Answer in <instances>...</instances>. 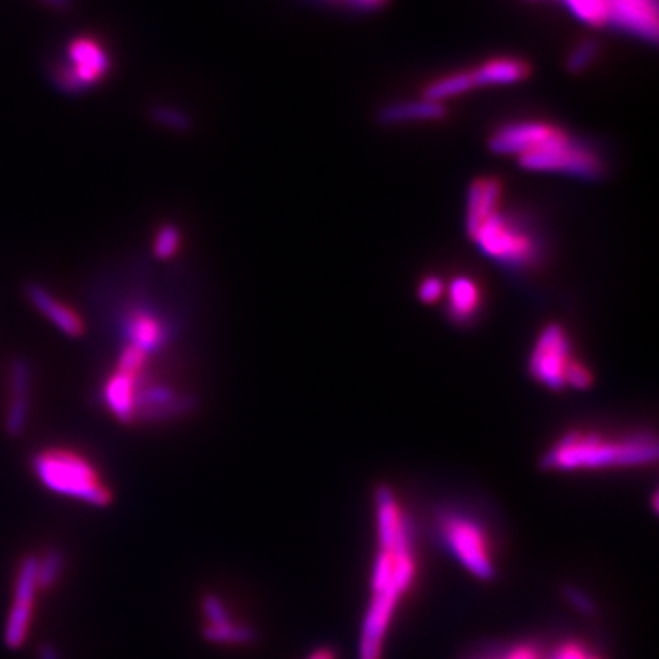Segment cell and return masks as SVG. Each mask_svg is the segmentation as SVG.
<instances>
[{"mask_svg":"<svg viewBox=\"0 0 659 659\" xmlns=\"http://www.w3.org/2000/svg\"><path fill=\"white\" fill-rule=\"evenodd\" d=\"M447 107L445 103L433 99H414V101H398L383 107L379 112V121L383 125H409V123H429L445 118Z\"/></svg>","mask_w":659,"mask_h":659,"instance_id":"2e32d148","label":"cell"},{"mask_svg":"<svg viewBox=\"0 0 659 659\" xmlns=\"http://www.w3.org/2000/svg\"><path fill=\"white\" fill-rule=\"evenodd\" d=\"M334 2H341L346 6L356 8V10H376L379 6H383L387 0H334Z\"/></svg>","mask_w":659,"mask_h":659,"instance_id":"1f68e13d","label":"cell"},{"mask_svg":"<svg viewBox=\"0 0 659 659\" xmlns=\"http://www.w3.org/2000/svg\"><path fill=\"white\" fill-rule=\"evenodd\" d=\"M140 376H130L116 370L103 387V405L121 423L136 422V398Z\"/></svg>","mask_w":659,"mask_h":659,"instance_id":"4fadbf2b","label":"cell"},{"mask_svg":"<svg viewBox=\"0 0 659 659\" xmlns=\"http://www.w3.org/2000/svg\"><path fill=\"white\" fill-rule=\"evenodd\" d=\"M438 533L445 550L465 572L480 581H491L495 577L491 539L480 520L458 509L442 511L438 517Z\"/></svg>","mask_w":659,"mask_h":659,"instance_id":"8992f818","label":"cell"},{"mask_svg":"<svg viewBox=\"0 0 659 659\" xmlns=\"http://www.w3.org/2000/svg\"><path fill=\"white\" fill-rule=\"evenodd\" d=\"M65 553L57 548L44 551L37 557V583L41 592H48L57 586L65 573Z\"/></svg>","mask_w":659,"mask_h":659,"instance_id":"44dd1931","label":"cell"},{"mask_svg":"<svg viewBox=\"0 0 659 659\" xmlns=\"http://www.w3.org/2000/svg\"><path fill=\"white\" fill-rule=\"evenodd\" d=\"M577 19L590 26H606L608 10L606 0H561Z\"/></svg>","mask_w":659,"mask_h":659,"instance_id":"7402d4cb","label":"cell"},{"mask_svg":"<svg viewBox=\"0 0 659 659\" xmlns=\"http://www.w3.org/2000/svg\"><path fill=\"white\" fill-rule=\"evenodd\" d=\"M606 26L658 43V0H606Z\"/></svg>","mask_w":659,"mask_h":659,"instance_id":"30bf717a","label":"cell"},{"mask_svg":"<svg viewBox=\"0 0 659 659\" xmlns=\"http://www.w3.org/2000/svg\"><path fill=\"white\" fill-rule=\"evenodd\" d=\"M28 295L32 299L33 306L50 323H54L63 334L70 335V337H79V335L83 334L85 326H83L81 317L74 310H70L66 304L57 301L54 295L48 292V290H44V288L37 286V284H32L28 288Z\"/></svg>","mask_w":659,"mask_h":659,"instance_id":"ac0fdd59","label":"cell"},{"mask_svg":"<svg viewBox=\"0 0 659 659\" xmlns=\"http://www.w3.org/2000/svg\"><path fill=\"white\" fill-rule=\"evenodd\" d=\"M152 118L165 125V127H169V129H189V118L185 116L184 112L173 109V107H156V109H152Z\"/></svg>","mask_w":659,"mask_h":659,"instance_id":"f1b7e54d","label":"cell"},{"mask_svg":"<svg viewBox=\"0 0 659 659\" xmlns=\"http://www.w3.org/2000/svg\"><path fill=\"white\" fill-rule=\"evenodd\" d=\"M37 583V555L22 559L13 583V597L4 623V643L8 649H22L32 632L35 601L39 595Z\"/></svg>","mask_w":659,"mask_h":659,"instance_id":"9c48e42d","label":"cell"},{"mask_svg":"<svg viewBox=\"0 0 659 659\" xmlns=\"http://www.w3.org/2000/svg\"><path fill=\"white\" fill-rule=\"evenodd\" d=\"M517 162L531 173L561 174L586 182L606 173L605 158L597 147L546 121H539L535 138Z\"/></svg>","mask_w":659,"mask_h":659,"instance_id":"277c9868","label":"cell"},{"mask_svg":"<svg viewBox=\"0 0 659 659\" xmlns=\"http://www.w3.org/2000/svg\"><path fill=\"white\" fill-rule=\"evenodd\" d=\"M37 659H65L61 650L57 649L52 643H43L39 649H37Z\"/></svg>","mask_w":659,"mask_h":659,"instance_id":"d6a6232c","label":"cell"},{"mask_svg":"<svg viewBox=\"0 0 659 659\" xmlns=\"http://www.w3.org/2000/svg\"><path fill=\"white\" fill-rule=\"evenodd\" d=\"M445 310L456 325H471L482 310V290L469 275H456L445 284Z\"/></svg>","mask_w":659,"mask_h":659,"instance_id":"7c38bea8","label":"cell"},{"mask_svg":"<svg viewBox=\"0 0 659 659\" xmlns=\"http://www.w3.org/2000/svg\"><path fill=\"white\" fill-rule=\"evenodd\" d=\"M125 334L129 339V346L138 348L147 356L162 348L167 339V330L156 315L147 310H134L125 323Z\"/></svg>","mask_w":659,"mask_h":659,"instance_id":"e0dca14e","label":"cell"},{"mask_svg":"<svg viewBox=\"0 0 659 659\" xmlns=\"http://www.w3.org/2000/svg\"><path fill=\"white\" fill-rule=\"evenodd\" d=\"M577 357L570 335L559 323H548L531 345L528 372L531 379L548 390L566 389V379Z\"/></svg>","mask_w":659,"mask_h":659,"instance_id":"52a82bcc","label":"cell"},{"mask_svg":"<svg viewBox=\"0 0 659 659\" xmlns=\"http://www.w3.org/2000/svg\"><path fill=\"white\" fill-rule=\"evenodd\" d=\"M32 469L41 486L54 495L92 508H105L112 502V491L98 469L76 451L63 447L44 449L33 456Z\"/></svg>","mask_w":659,"mask_h":659,"instance_id":"5b68a950","label":"cell"},{"mask_svg":"<svg viewBox=\"0 0 659 659\" xmlns=\"http://www.w3.org/2000/svg\"><path fill=\"white\" fill-rule=\"evenodd\" d=\"M306 659H337L335 658V652L332 649H317L308 656Z\"/></svg>","mask_w":659,"mask_h":659,"instance_id":"e575fe53","label":"cell"},{"mask_svg":"<svg viewBox=\"0 0 659 659\" xmlns=\"http://www.w3.org/2000/svg\"><path fill=\"white\" fill-rule=\"evenodd\" d=\"M11 398L6 412V431L11 436H21L28 423L30 414V387H32V370L28 363L17 361L11 367Z\"/></svg>","mask_w":659,"mask_h":659,"instance_id":"5bb4252c","label":"cell"},{"mask_svg":"<svg viewBox=\"0 0 659 659\" xmlns=\"http://www.w3.org/2000/svg\"><path fill=\"white\" fill-rule=\"evenodd\" d=\"M110 66L107 48L90 35H79L66 44L65 57L54 70L55 81L66 92H81L101 83Z\"/></svg>","mask_w":659,"mask_h":659,"instance_id":"ba28073f","label":"cell"},{"mask_svg":"<svg viewBox=\"0 0 659 659\" xmlns=\"http://www.w3.org/2000/svg\"><path fill=\"white\" fill-rule=\"evenodd\" d=\"M418 299L423 304H436L442 301L445 293V282L438 275H425L420 284H418Z\"/></svg>","mask_w":659,"mask_h":659,"instance_id":"83f0119b","label":"cell"},{"mask_svg":"<svg viewBox=\"0 0 659 659\" xmlns=\"http://www.w3.org/2000/svg\"><path fill=\"white\" fill-rule=\"evenodd\" d=\"M178 248H180L178 227L163 226L154 240V255L158 259H171Z\"/></svg>","mask_w":659,"mask_h":659,"instance_id":"d4e9b609","label":"cell"},{"mask_svg":"<svg viewBox=\"0 0 659 659\" xmlns=\"http://www.w3.org/2000/svg\"><path fill=\"white\" fill-rule=\"evenodd\" d=\"M564 597H566V601H568L575 610H579L584 616H594V599H592L590 595H586V592H583V590H579V588H575V586H568V588L564 590Z\"/></svg>","mask_w":659,"mask_h":659,"instance_id":"f546056e","label":"cell"},{"mask_svg":"<svg viewBox=\"0 0 659 659\" xmlns=\"http://www.w3.org/2000/svg\"><path fill=\"white\" fill-rule=\"evenodd\" d=\"M502 182L478 176L467 189L465 233L486 259L504 270L528 271L542 260V240L526 220L502 207Z\"/></svg>","mask_w":659,"mask_h":659,"instance_id":"7a4b0ae2","label":"cell"},{"mask_svg":"<svg viewBox=\"0 0 659 659\" xmlns=\"http://www.w3.org/2000/svg\"><path fill=\"white\" fill-rule=\"evenodd\" d=\"M195 409L191 396L178 394L167 385H147L138 389L136 422L163 423L182 418Z\"/></svg>","mask_w":659,"mask_h":659,"instance_id":"8fae6325","label":"cell"},{"mask_svg":"<svg viewBox=\"0 0 659 659\" xmlns=\"http://www.w3.org/2000/svg\"><path fill=\"white\" fill-rule=\"evenodd\" d=\"M658 442L650 433L610 434L597 431H568L551 443L542 456L546 471L575 473L599 469H627L654 464Z\"/></svg>","mask_w":659,"mask_h":659,"instance_id":"3957f363","label":"cell"},{"mask_svg":"<svg viewBox=\"0 0 659 659\" xmlns=\"http://www.w3.org/2000/svg\"><path fill=\"white\" fill-rule=\"evenodd\" d=\"M542 659H603L597 652L586 647L584 643L579 641H566L557 645V649L553 650L548 656Z\"/></svg>","mask_w":659,"mask_h":659,"instance_id":"484cf974","label":"cell"},{"mask_svg":"<svg viewBox=\"0 0 659 659\" xmlns=\"http://www.w3.org/2000/svg\"><path fill=\"white\" fill-rule=\"evenodd\" d=\"M531 68L517 57H497L469 70L475 88L509 87L530 77Z\"/></svg>","mask_w":659,"mask_h":659,"instance_id":"9a60e30c","label":"cell"},{"mask_svg":"<svg viewBox=\"0 0 659 659\" xmlns=\"http://www.w3.org/2000/svg\"><path fill=\"white\" fill-rule=\"evenodd\" d=\"M200 610L206 621L204 627H218V625H226L229 621H233V614H231L229 606L218 594L204 595L200 601Z\"/></svg>","mask_w":659,"mask_h":659,"instance_id":"603a6c76","label":"cell"},{"mask_svg":"<svg viewBox=\"0 0 659 659\" xmlns=\"http://www.w3.org/2000/svg\"><path fill=\"white\" fill-rule=\"evenodd\" d=\"M597 54H599V44L595 41H584L573 50L572 54L568 55L566 66L573 74H579L594 63Z\"/></svg>","mask_w":659,"mask_h":659,"instance_id":"cb8c5ba5","label":"cell"},{"mask_svg":"<svg viewBox=\"0 0 659 659\" xmlns=\"http://www.w3.org/2000/svg\"><path fill=\"white\" fill-rule=\"evenodd\" d=\"M504 658V649H498V647H495V649H482L478 650V652H475V654H471L469 658L467 659H502Z\"/></svg>","mask_w":659,"mask_h":659,"instance_id":"836d02e7","label":"cell"},{"mask_svg":"<svg viewBox=\"0 0 659 659\" xmlns=\"http://www.w3.org/2000/svg\"><path fill=\"white\" fill-rule=\"evenodd\" d=\"M475 90L469 70L464 72H454L449 76L438 77L429 87L423 90V98L433 99L445 103L447 99L456 98Z\"/></svg>","mask_w":659,"mask_h":659,"instance_id":"d6986e66","label":"cell"},{"mask_svg":"<svg viewBox=\"0 0 659 659\" xmlns=\"http://www.w3.org/2000/svg\"><path fill=\"white\" fill-rule=\"evenodd\" d=\"M378 555L370 575V603L359 634V659L383 658V645L392 617L416 577L411 520L392 489L376 491Z\"/></svg>","mask_w":659,"mask_h":659,"instance_id":"6da1fadb","label":"cell"},{"mask_svg":"<svg viewBox=\"0 0 659 659\" xmlns=\"http://www.w3.org/2000/svg\"><path fill=\"white\" fill-rule=\"evenodd\" d=\"M544 654L542 650L533 645V643H520L513 645L509 649H504V658L502 659H542Z\"/></svg>","mask_w":659,"mask_h":659,"instance_id":"4dcf8cb0","label":"cell"},{"mask_svg":"<svg viewBox=\"0 0 659 659\" xmlns=\"http://www.w3.org/2000/svg\"><path fill=\"white\" fill-rule=\"evenodd\" d=\"M204 638L213 645H224V647H242L255 641V630L246 623H240L237 619L229 621L226 625L218 627H204Z\"/></svg>","mask_w":659,"mask_h":659,"instance_id":"ffe728a7","label":"cell"},{"mask_svg":"<svg viewBox=\"0 0 659 659\" xmlns=\"http://www.w3.org/2000/svg\"><path fill=\"white\" fill-rule=\"evenodd\" d=\"M46 6L54 8V10H66L70 6V0H41Z\"/></svg>","mask_w":659,"mask_h":659,"instance_id":"d590c367","label":"cell"},{"mask_svg":"<svg viewBox=\"0 0 659 659\" xmlns=\"http://www.w3.org/2000/svg\"><path fill=\"white\" fill-rule=\"evenodd\" d=\"M594 372L592 368L583 363L579 357L575 359L568 372V379H566V389L573 390H586L594 385Z\"/></svg>","mask_w":659,"mask_h":659,"instance_id":"4316f807","label":"cell"}]
</instances>
